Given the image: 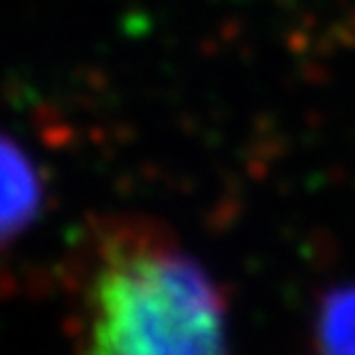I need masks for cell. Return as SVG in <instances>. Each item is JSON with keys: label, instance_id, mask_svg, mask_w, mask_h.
Instances as JSON below:
<instances>
[{"label": "cell", "instance_id": "obj_1", "mask_svg": "<svg viewBox=\"0 0 355 355\" xmlns=\"http://www.w3.org/2000/svg\"><path fill=\"white\" fill-rule=\"evenodd\" d=\"M74 336L79 355H234L220 284L153 217H104L87 234Z\"/></svg>", "mask_w": 355, "mask_h": 355}, {"label": "cell", "instance_id": "obj_2", "mask_svg": "<svg viewBox=\"0 0 355 355\" xmlns=\"http://www.w3.org/2000/svg\"><path fill=\"white\" fill-rule=\"evenodd\" d=\"M44 200L37 163L12 136L0 131V250L33 227Z\"/></svg>", "mask_w": 355, "mask_h": 355}, {"label": "cell", "instance_id": "obj_3", "mask_svg": "<svg viewBox=\"0 0 355 355\" xmlns=\"http://www.w3.org/2000/svg\"><path fill=\"white\" fill-rule=\"evenodd\" d=\"M316 343L321 355H355V284L333 288L321 301Z\"/></svg>", "mask_w": 355, "mask_h": 355}]
</instances>
